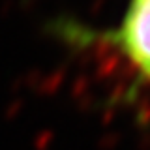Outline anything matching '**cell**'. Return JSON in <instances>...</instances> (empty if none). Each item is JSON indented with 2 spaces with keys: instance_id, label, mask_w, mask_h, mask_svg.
Returning <instances> with one entry per match:
<instances>
[{
  "instance_id": "cell-1",
  "label": "cell",
  "mask_w": 150,
  "mask_h": 150,
  "mask_svg": "<svg viewBox=\"0 0 150 150\" xmlns=\"http://www.w3.org/2000/svg\"><path fill=\"white\" fill-rule=\"evenodd\" d=\"M111 40L139 77L150 83V0H129Z\"/></svg>"
}]
</instances>
